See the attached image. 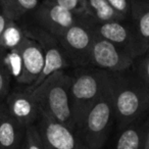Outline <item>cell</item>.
<instances>
[{"label": "cell", "instance_id": "1", "mask_svg": "<svg viewBox=\"0 0 149 149\" xmlns=\"http://www.w3.org/2000/svg\"><path fill=\"white\" fill-rule=\"evenodd\" d=\"M118 130L149 112V88L135 74L109 72L108 82Z\"/></svg>", "mask_w": 149, "mask_h": 149}, {"label": "cell", "instance_id": "2", "mask_svg": "<svg viewBox=\"0 0 149 149\" xmlns=\"http://www.w3.org/2000/svg\"><path fill=\"white\" fill-rule=\"evenodd\" d=\"M70 76L64 70L56 72L34 89L26 90L32 94L41 113L76 131L70 101Z\"/></svg>", "mask_w": 149, "mask_h": 149}, {"label": "cell", "instance_id": "3", "mask_svg": "<svg viewBox=\"0 0 149 149\" xmlns=\"http://www.w3.org/2000/svg\"><path fill=\"white\" fill-rule=\"evenodd\" d=\"M109 80V72L99 68H83L70 76V101L76 132L85 114L102 95Z\"/></svg>", "mask_w": 149, "mask_h": 149}, {"label": "cell", "instance_id": "4", "mask_svg": "<svg viewBox=\"0 0 149 149\" xmlns=\"http://www.w3.org/2000/svg\"><path fill=\"white\" fill-rule=\"evenodd\" d=\"M113 122H116L114 109L107 85L102 95L85 114L77 134L89 149H102L109 136Z\"/></svg>", "mask_w": 149, "mask_h": 149}, {"label": "cell", "instance_id": "5", "mask_svg": "<svg viewBox=\"0 0 149 149\" xmlns=\"http://www.w3.org/2000/svg\"><path fill=\"white\" fill-rule=\"evenodd\" d=\"M89 27L95 35L118 46L132 55L135 59L144 55L149 49L137 34L135 28L123 24L122 22H96L86 15Z\"/></svg>", "mask_w": 149, "mask_h": 149}, {"label": "cell", "instance_id": "6", "mask_svg": "<svg viewBox=\"0 0 149 149\" xmlns=\"http://www.w3.org/2000/svg\"><path fill=\"white\" fill-rule=\"evenodd\" d=\"M70 64L76 66L90 65V54L94 33L84 19L56 37Z\"/></svg>", "mask_w": 149, "mask_h": 149}, {"label": "cell", "instance_id": "7", "mask_svg": "<svg viewBox=\"0 0 149 149\" xmlns=\"http://www.w3.org/2000/svg\"><path fill=\"white\" fill-rule=\"evenodd\" d=\"M135 58L113 43L94 34L90 54V65L111 72H127Z\"/></svg>", "mask_w": 149, "mask_h": 149}, {"label": "cell", "instance_id": "8", "mask_svg": "<svg viewBox=\"0 0 149 149\" xmlns=\"http://www.w3.org/2000/svg\"><path fill=\"white\" fill-rule=\"evenodd\" d=\"M25 34L29 37L35 39L40 44L44 53V66L41 74L39 76L33 85L29 86L28 90L34 89L39 86L43 81H45L52 74L60 70H64V68L70 66L68 58L62 50L58 40L53 35L42 29H37L33 32H27Z\"/></svg>", "mask_w": 149, "mask_h": 149}, {"label": "cell", "instance_id": "9", "mask_svg": "<svg viewBox=\"0 0 149 149\" xmlns=\"http://www.w3.org/2000/svg\"><path fill=\"white\" fill-rule=\"evenodd\" d=\"M34 13V17L40 26V29L48 32L54 37L60 36L68 28L81 22L85 15V13L79 15L64 9L46 0L39 4Z\"/></svg>", "mask_w": 149, "mask_h": 149}, {"label": "cell", "instance_id": "10", "mask_svg": "<svg viewBox=\"0 0 149 149\" xmlns=\"http://www.w3.org/2000/svg\"><path fill=\"white\" fill-rule=\"evenodd\" d=\"M35 126L46 149H78L82 144L76 131L43 113Z\"/></svg>", "mask_w": 149, "mask_h": 149}, {"label": "cell", "instance_id": "11", "mask_svg": "<svg viewBox=\"0 0 149 149\" xmlns=\"http://www.w3.org/2000/svg\"><path fill=\"white\" fill-rule=\"evenodd\" d=\"M26 35V34H25ZM22 57L23 72L17 83L31 86L41 74L44 66V53L35 39L26 35L17 47Z\"/></svg>", "mask_w": 149, "mask_h": 149}, {"label": "cell", "instance_id": "12", "mask_svg": "<svg viewBox=\"0 0 149 149\" xmlns=\"http://www.w3.org/2000/svg\"><path fill=\"white\" fill-rule=\"evenodd\" d=\"M7 113L26 128L35 125L41 116V111L31 93L13 92L5 100Z\"/></svg>", "mask_w": 149, "mask_h": 149}, {"label": "cell", "instance_id": "13", "mask_svg": "<svg viewBox=\"0 0 149 149\" xmlns=\"http://www.w3.org/2000/svg\"><path fill=\"white\" fill-rule=\"evenodd\" d=\"M146 116H142L120 129L114 149H144L145 134L149 124Z\"/></svg>", "mask_w": 149, "mask_h": 149}, {"label": "cell", "instance_id": "14", "mask_svg": "<svg viewBox=\"0 0 149 149\" xmlns=\"http://www.w3.org/2000/svg\"><path fill=\"white\" fill-rule=\"evenodd\" d=\"M26 129L6 112L0 122V149H22Z\"/></svg>", "mask_w": 149, "mask_h": 149}, {"label": "cell", "instance_id": "15", "mask_svg": "<svg viewBox=\"0 0 149 149\" xmlns=\"http://www.w3.org/2000/svg\"><path fill=\"white\" fill-rule=\"evenodd\" d=\"M86 15L96 22H122L124 15L116 13L107 0H85Z\"/></svg>", "mask_w": 149, "mask_h": 149}, {"label": "cell", "instance_id": "16", "mask_svg": "<svg viewBox=\"0 0 149 149\" xmlns=\"http://www.w3.org/2000/svg\"><path fill=\"white\" fill-rule=\"evenodd\" d=\"M0 3L2 13L10 21L21 19L39 6V0H0Z\"/></svg>", "mask_w": 149, "mask_h": 149}, {"label": "cell", "instance_id": "17", "mask_svg": "<svg viewBox=\"0 0 149 149\" xmlns=\"http://www.w3.org/2000/svg\"><path fill=\"white\" fill-rule=\"evenodd\" d=\"M133 15L137 34L149 46V1L137 3L133 8Z\"/></svg>", "mask_w": 149, "mask_h": 149}, {"label": "cell", "instance_id": "18", "mask_svg": "<svg viewBox=\"0 0 149 149\" xmlns=\"http://www.w3.org/2000/svg\"><path fill=\"white\" fill-rule=\"evenodd\" d=\"M25 36V32H23L15 25V21H9L2 36H1L0 46L7 48V49L17 48L24 40Z\"/></svg>", "mask_w": 149, "mask_h": 149}, {"label": "cell", "instance_id": "19", "mask_svg": "<svg viewBox=\"0 0 149 149\" xmlns=\"http://www.w3.org/2000/svg\"><path fill=\"white\" fill-rule=\"evenodd\" d=\"M3 61L10 76L15 78V81H17L23 72V63H22V57L19 49L17 48L9 49V52L3 58Z\"/></svg>", "mask_w": 149, "mask_h": 149}, {"label": "cell", "instance_id": "20", "mask_svg": "<svg viewBox=\"0 0 149 149\" xmlns=\"http://www.w3.org/2000/svg\"><path fill=\"white\" fill-rule=\"evenodd\" d=\"M22 149H46L35 125L27 127Z\"/></svg>", "mask_w": 149, "mask_h": 149}, {"label": "cell", "instance_id": "21", "mask_svg": "<svg viewBox=\"0 0 149 149\" xmlns=\"http://www.w3.org/2000/svg\"><path fill=\"white\" fill-rule=\"evenodd\" d=\"M64 9H68L72 13L84 15L86 13L85 10V0H46Z\"/></svg>", "mask_w": 149, "mask_h": 149}, {"label": "cell", "instance_id": "22", "mask_svg": "<svg viewBox=\"0 0 149 149\" xmlns=\"http://www.w3.org/2000/svg\"><path fill=\"white\" fill-rule=\"evenodd\" d=\"M10 74L4 64L3 58L0 59V98H3L7 95L10 83Z\"/></svg>", "mask_w": 149, "mask_h": 149}, {"label": "cell", "instance_id": "23", "mask_svg": "<svg viewBox=\"0 0 149 149\" xmlns=\"http://www.w3.org/2000/svg\"><path fill=\"white\" fill-rule=\"evenodd\" d=\"M137 76L149 88V49L137 68Z\"/></svg>", "mask_w": 149, "mask_h": 149}, {"label": "cell", "instance_id": "24", "mask_svg": "<svg viewBox=\"0 0 149 149\" xmlns=\"http://www.w3.org/2000/svg\"><path fill=\"white\" fill-rule=\"evenodd\" d=\"M111 7L120 15L126 17L127 13L130 11V4L128 0H107Z\"/></svg>", "mask_w": 149, "mask_h": 149}, {"label": "cell", "instance_id": "25", "mask_svg": "<svg viewBox=\"0 0 149 149\" xmlns=\"http://www.w3.org/2000/svg\"><path fill=\"white\" fill-rule=\"evenodd\" d=\"M10 19H8L6 17V15L4 13H0V39H1V36H2L3 32H4L5 28H6L7 24Z\"/></svg>", "mask_w": 149, "mask_h": 149}, {"label": "cell", "instance_id": "26", "mask_svg": "<svg viewBox=\"0 0 149 149\" xmlns=\"http://www.w3.org/2000/svg\"><path fill=\"white\" fill-rule=\"evenodd\" d=\"M144 149H149V124H148V127H147L146 134H145Z\"/></svg>", "mask_w": 149, "mask_h": 149}, {"label": "cell", "instance_id": "27", "mask_svg": "<svg viewBox=\"0 0 149 149\" xmlns=\"http://www.w3.org/2000/svg\"><path fill=\"white\" fill-rule=\"evenodd\" d=\"M7 110H6V107H5V104H0V122L1 120L3 118V116L6 114Z\"/></svg>", "mask_w": 149, "mask_h": 149}, {"label": "cell", "instance_id": "28", "mask_svg": "<svg viewBox=\"0 0 149 149\" xmlns=\"http://www.w3.org/2000/svg\"><path fill=\"white\" fill-rule=\"evenodd\" d=\"M78 149H89V148H88V147L86 146V145L84 144L83 142H82V144L80 145V146H79V148H78Z\"/></svg>", "mask_w": 149, "mask_h": 149}]
</instances>
